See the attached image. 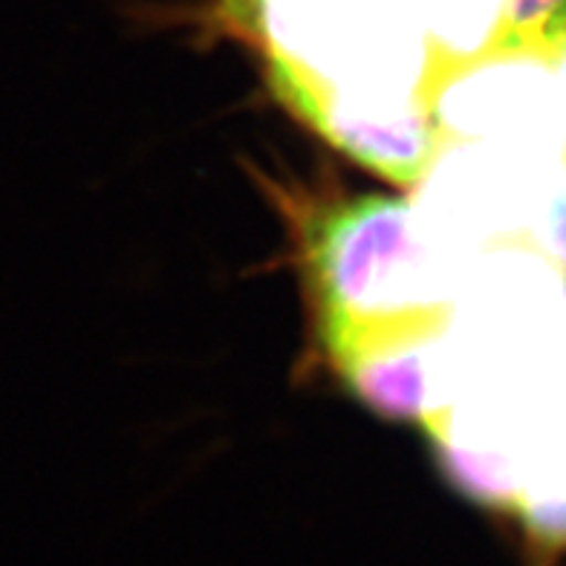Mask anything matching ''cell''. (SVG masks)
I'll use <instances>...</instances> for the list:
<instances>
[{
	"mask_svg": "<svg viewBox=\"0 0 566 566\" xmlns=\"http://www.w3.org/2000/svg\"><path fill=\"white\" fill-rule=\"evenodd\" d=\"M321 333L336 361L440 333L471 263L419 231L408 202L365 197L321 217L310 243Z\"/></svg>",
	"mask_w": 566,
	"mask_h": 566,
	"instance_id": "6da1fadb",
	"label": "cell"
},
{
	"mask_svg": "<svg viewBox=\"0 0 566 566\" xmlns=\"http://www.w3.org/2000/svg\"><path fill=\"white\" fill-rule=\"evenodd\" d=\"M566 38V0H514L500 46L558 55ZM497 46V50H500Z\"/></svg>",
	"mask_w": 566,
	"mask_h": 566,
	"instance_id": "8992f818",
	"label": "cell"
},
{
	"mask_svg": "<svg viewBox=\"0 0 566 566\" xmlns=\"http://www.w3.org/2000/svg\"><path fill=\"white\" fill-rule=\"evenodd\" d=\"M526 249L566 277V145L541 171L526 223Z\"/></svg>",
	"mask_w": 566,
	"mask_h": 566,
	"instance_id": "5b68a950",
	"label": "cell"
},
{
	"mask_svg": "<svg viewBox=\"0 0 566 566\" xmlns=\"http://www.w3.org/2000/svg\"><path fill=\"white\" fill-rule=\"evenodd\" d=\"M555 78H558L560 96H564V105H566V38H564V44H560L558 55H555Z\"/></svg>",
	"mask_w": 566,
	"mask_h": 566,
	"instance_id": "52a82bcc",
	"label": "cell"
},
{
	"mask_svg": "<svg viewBox=\"0 0 566 566\" xmlns=\"http://www.w3.org/2000/svg\"><path fill=\"white\" fill-rule=\"evenodd\" d=\"M512 3L514 0H422L440 82L503 44Z\"/></svg>",
	"mask_w": 566,
	"mask_h": 566,
	"instance_id": "277c9868",
	"label": "cell"
},
{
	"mask_svg": "<svg viewBox=\"0 0 566 566\" xmlns=\"http://www.w3.org/2000/svg\"><path fill=\"white\" fill-rule=\"evenodd\" d=\"M295 113L356 102H433L422 0H238Z\"/></svg>",
	"mask_w": 566,
	"mask_h": 566,
	"instance_id": "7a4b0ae2",
	"label": "cell"
},
{
	"mask_svg": "<svg viewBox=\"0 0 566 566\" xmlns=\"http://www.w3.org/2000/svg\"><path fill=\"white\" fill-rule=\"evenodd\" d=\"M344 379L367 408L385 417L428 422L454 399V367L446 327L399 338L338 361Z\"/></svg>",
	"mask_w": 566,
	"mask_h": 566,
	"instance_id": "3957f363",
	"label": "cell"
}]
</instances>
